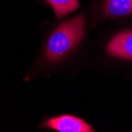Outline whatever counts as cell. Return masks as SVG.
Listing matches in <instances>:
<instances>
[{
    "label": "cell",
    "instance_id": "6da1fadb",
    "mask_svg": "<svg viewBox=\"0 0 132 132\" xmlns=\"http://www.w3.org/2000/svg\"><path fill=\"white\" fill-rule=\"evenodd\" d=\"M85 18L79 14L60 24L51 35L46 48L48 62L56 61L80 42L84 35Z\"/></svg>",
    "mask_w": 132,
    "mask_h": 132
},
{
    "label": "cell",
    "instance_id": "7a4b0ae2",
    "mask_svg": "<svg viewBox=\"0 0 132 132\" xmlns=\"http://www.w3.org/2000/svg\"><path fill=\"white\" fill-rule=\"evenodd\" d=\"M44 127L59 132H93V127L81 119L72 116H61L48 119Z\"/></svg>",
    "mask_w": 132,
    "mask_h": 132
},
{
    "label": "cell",
    "instance_id": "3957f363",
    "mask_svg": "<svg viewBox=\"0 0 132 132\" xmlns=\"http://www.w3.org/2000/svg\"><path fill=\"white\" fill-rule=\"evenodd\" d=\"M107 52L117 58L132 59V30L116 34L108 44Z\"/></svg>",
    "mask_w": 132,
    "mask_h": 132
},
{
    "label": "cell",
    "instance_id": "277c9868",
    "mask_svg": "<svg viewBox=\"0 0 132 132\" xmlns=\"http://www.w3.org/2000/svg\"><path fill=\"white\" fill-rule=\"evenodd\" d=\"M104 12L109 17H123L132 13V0H106Z\"/></svg>",
    "mask_w": 132,
    "mask_h": 132
},
{
    "label": "cell",
    "instance_id": "5b68a950",
    "mask_svg": "<svg viewBox=\"0 0 132 132\" xmlns=\"http://www.w3.org/2000/svg\"><path fill=\"white\" fill-rule=\"evenodd\" d=\"M46 2L52 6L58 19L72 13L80 7L78 0H46Z\"/></svg>",
    "mask_w": 132,
    "mask_h": 132
}]
</instances>
